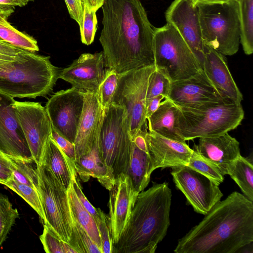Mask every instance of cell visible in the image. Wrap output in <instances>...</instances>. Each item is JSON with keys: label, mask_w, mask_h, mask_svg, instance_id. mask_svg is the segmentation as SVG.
Here are the masks:
<instances>
[{"label": "cell", "mask_w": 253, "mask_h": 253, "mask_svg": "<svg viewBox=\"0 0 253 253\" xmlns=\"http://www.w3.org/2000/svg\"><path fill=\"white\" fill-rule=\"evenodd\" d=\"M101 8L105 67L121 74L154 64L155 27L140 0H105Z\"/></svg>", "instance_id": "6da1fadb"}, {"label": "cell", "mask_w": 253, "mask_h": 253, "mask_svg": "<svg viewBox=\"0 0 253 253\" xmlns=\"http://www.w3.org/2000/svg\"><path fill=\"white\" fill-rule=\"evenodd\" d=\"M253 242V202L234 191L178 240L175 253H235Z\"/></svg>", "instance_id": "7a4b0ae2"}, {"label": "cell", "mask_w": 253, "mask_h": 253, "mask_svg": "<svg viewBox=\"0 0 253 253\" xmlns=\"http://www.w3.org/2000/svg\"><path fill=\"white\" fill-rule=\"evenodd\" d=\"M171 196L166 182L140 192L112 253H154L170 225Z\"/></svg>", "instance_id": "3957f363"}, {"label": "cell", "mask_w": 253, "mask_h": 253, "mask_svg": "<svg viewBox=\"0 0 253 253\" xmlns=\"http://www.w3.org/2000/svg\"><path fill=\"white\" fill-rule=\"evenodd\" d=\"M60 71L49 56L24 50L17 60L0 67V91L13 98L46 97L52 92Z\"/></svg>", "instance_id": "277c9868"}, {"label": "cell", "mask_w": 253, "mask_h": 253, "mask_svg": "<svg viewBox=\"0 0 253 253\" xmlns=\"http://www.w3.org/2000/svg\"><path fill=\"white\" fill-rule=\"evenodd\" d=\"M177 106L179 130L185 141L228 132L240 125L244 117L241 103L225 98L193 106Z\"/></svg>", "instance_id": "5b68a950"}, {"label": "cell", "mask_w": 253, "mask_h": 253, "mask_svg": "<svg viewBox=\"0 0 253 253\" xmlns=\"http://www.w3.org/2000/svg\"><path fill=\"white\" fill-rule=\"evenodd\" d=\"M98 139L102 159L115 179L126 174L132 141L130 119L124 107L111 103L102 111Z\"/></svg>", "instance_id": "8992f818"}, {"label": "cell", "mask_w": 253, "mask_h": 253, "mask_svg": "<svg viewBox=\"0 0 253 253\" xmlns=\"http://www.w3.org/2000/svg\"><path fill=\"white\" fill-rule=\"evenodd\" d=\"M156 69L174 82L202 72V67L176 29L167 23L154 29L153 42Z\"/></svg>", "instance_id": "52a82bcc"}, {"label": "cell", "mask_w": 253, "mask_h": 253, "mask_svg": "<svg viewBox=\"0 0 253 253\" xmlns=\"http://www.w3.org/2000/svg\"><path fill=\"white\" fill-rule=\"evenodd\" d=\"M197 7L204 44L223 55L236 53L240 43L237 0L199 4Z\"/></svg>", "instance_id": "ba28073f"}, {"label": "cell", "mask_w": 253, "mask_h": 253, "mask_svg": "<svg viewBox=\"0 0 253 253\" xmlns=\"http://www.w3.org/2000/svg\"><path fill=\"white\" fill-rule=\"evenodd\" d=\"M38 191L47 225L60 239L68 243L73 225L67 189L52 173L41 164L37 165Z\"/></svg>", "instance_id": "9c48e42d"}, {"label": "cell", "mask_w": 253, "mask_h": 253, "mask_svg": "<svg viewBox=\"0 0 253 253\" xmlns=\"http://www.w3.org/2000/svg\"><path fill=\"white\" fill-rule=\"evenodd\" d=\"M155 69L154 63L119 74L112 103L126 109L130 119L131 138L146 125L147 89L149 77Z\"/></svg>", "instance_id": "30bf717a"}, {"label": "cell", "mask_w": 253, "mask_h": 253, "mask_svg": "<svg viewBox=\"0 0 253 253\" xmlns=\"http://www.w3.org/2000/svg\"><path fill=\"white\" fill-rule=\"evenodd\" d=\"M171 169L175 186L196 212L205 215L223 196L218 185L188 166Z\"/></svg>", "instance_id": "8fae6325"}, {"label": "cell", "mask_w": 253, "mask_h": 253, "mask_svg": "<svg viewBox=\"0 0 253 253\" xmlns=\"http://www.w3.org/2000/svg\"><path fill=\"white\" fill-rule=\"evenodd\" d=\"M84 103V93L71 87L54 93L45 106L52 129L73 143Z\"/></svg>", "instance_id": "7c38bea8"}, {"label": "cell", "mask_w": 253, "mask_h": 253, "mask_svg": "<svg viewBox=\"0 0 253 253\" xmlns=\"http://www.w3.org/2000/svg\"><path fill=\"white\" fill-rule=\"evenodd\" d=\"M14 107L32 157L40 165L46 141L52 131L45 107L39 102L16 101Z\"/></svg>", "instance_id": "4fadbf2b"}, {"label": "cell", "mask_w": 253, "mask_h": 253, "mask_svg": "<svg viewBox=\"0 0 253 253\" xmlns=\"http://www.w3.org/2000/svg\"><path fill=\"white\" fill-rule=\"evenodd\" d=\"M165 17L167 22L179 33L202 67L204 44L197 7L190 0H174L166 10Z\"/></svg>", "instance_id": "5bb4252c"}, {"label": "cell", "mask_w": 253, "mask_h": 253, "mask_svg": "<svg viewBox=\"0 0 253 253\" xmlns=\"http://www.w3.org/2000/svg\"><path fill=\"white\" fill-rule=\"evenodd\" d=\"M15 102L0 91V151L9 158L34 161L16 116Z\"/></svg>", "instance_id": "9a60e30c"}, {"label": "cell", "mask_w": 253, "mask_h": 253, "mask_svg": "<svg viewBox=\"0 0 253 253\" xmlns=\"http://www.w3.org/2000/svg\"><path fill=\"white\" fill-rule=\"evenodd\" d=\"M105 67L103 51L83 53L69 67L60 71L58 79L83 93L97 92L104 78Z\"/></svg>", "instance_id": "2e32d148"}, {"label": "cell", "mask_w": 253, "mask_h": 253, "mask_svg": "<svg viewBox=\"0 0 253 253\" xmlns=\"http://www.w3.org/2000/svg\"><path fill=\"white\" fill-rule=\"evenodd\" d=\"M109 221L113 244L118 242L128 222L139 193L130 178L125 173L118 176L109 190Z\"/></svg>", "instance_id": "e0dca14e"}, {"label": "cell", "mask_w": 253, "mask_h": 253, "mask_svg": "<svg viewBox=\"0 0 253 253\" xmlns=\"http://www.w3.org/2000/svg\"><path fill=\"white\" fill-rule=\"evenodd\" d=\"M167 98L177 106L185 107L224 99L219 94L203 71L190 78L171 82Z\"/></svg>", "instance_id": "ac0fdd59"}, {"label": "cell", "mask_w": 253, "mask_h": 253, "mask_svg": "<svg viewBox=\"0 0 253 253\" xmlns=\"http://www.w3.org/2000/svg\"><path fill=\"white\" fill-rule=\"evenodd\" d=\"M146 140L154 170L187 166L194 152L186 142L173 140L152 131H147Z\"/></svg>", "instance_id": "d6986e66"}, {"label": "cell", "mask_w": 253, "mask_h": 253, "mask_svg": "<svg viewBox=\"0 0 253 253\" xmlns=\"http://www.w3.org/2000/svg\"><path fill=\"white\" fill-rule=\"evenodd\" d=\"M202 69L213 86L223 97L241 103L243 95L235 83L223 54L205 44Z\"/></svg>", "instance_id": "ffe728a7"}, {"label": "cell", "mask_w": 253, "mask_h": 253, "mask_svg": "<svg viewBox=\"0 0 253 253\" xmlns=\"http://www.w3.org/2000/svg\"><path fill=\"white\" fill-rule=\"evenodd\" d=\"M102 111L97 92L84 93L83 112L74 143L75 161L91 150L98 133Z\"/></svg>", "instance_id": "44dd1931"}, {"label": "cell", "mask_w": 253, "mask_h": 253, "mask_svg": "<svg viewBox=\"0 0 253 253\" xmlns=\"http://www.w3.org/2000/svg\"><path fill=\"white\" fill-rule=\"evenodd\" d=\"M193 150L214 165L223 175L227 174L229 165L241 155L239 142L228 132L199 138Z\"/></svg>", "instance_id": "7402d4cb"}, {"label": "cell", "mask_w": 253, "mask_h": 253, "mask_svg": "<svg viewBox=\"0 0 253 253\" xmlns=\"http://www.w3.org/2000/svg\"><path fill=\"white\" fill-rule=\"evenodd\" d=\"M74 165L77 173L83 182H87L90 177H92L96 178L108 190L115 183L113 172L106 166L101 156L98 135L91 150L75 161Z\"/></svg>", "instance_id": "603a6c76"}, {"label": "cell", "mask_w": 253, "mask_h": 253, "mask_svg": "<svg viewBox=\"0 0 253 253\" xmlns=\"http://www.w3.org/2000/svg\"><path fill=\"white\" fill-rule=\"evenodd\" d=\"M179 113L178 107L169 99L165 98L157 110L147 119L149 131L173 140L186 142L179 130Z\"/></svg>", "instance_id": "cb8c5ba5"}, {"label": "cell", "mask_w": 253, "mask_h": 253, "mask_svg": "<svg viewBox=\"0 0 253 253\" xmlns=\"http://www.w3.org/2000/svg\"><path fill=\"white\" fill-rule=\"evenodd\" d=\"M50 170L67 190L77 172L74 163L59 147L50 135L47 139L41 164Z\"/></svg>", "instance_id": "d4e9b609"}, {"label": "cell", "mask_w": 253, "mask_h": 253, "mask_svg": "<svg viewBox=\"0 0 253 253\" xmlns=\"http://www.w3.org/2000/svg\"><path fill=\"white\" fill-rule=\"evenodd\" d=\"M153 171L149 153L139 149L132 141L129 165L126 174L130 178L136 191L139 193L145 189Z\"/></svg>", "instance_id": "484cf974"}, {"label": "cell", "mask_w": 253, "mask_h": 253, "mask_svg": "<svg viewBox=\"0 0 253 253\" xmlns=\"http://www.w3.org/2000/svg\"><path fill=\"white\" fill-rule=\"evenodd\" d=\"M67 192L72 215L86 231L102 252L101 241L96 223L79 200L72 181Z\"/></svg>", "instance_id": "4316f807"}, {"label": "cell", "mask_w": 253, "mask_h": 253, "mask_svg": "<svg viewBox=\"0 0 253 253\" xmlns=\"http://www.w3.org/2000/svg\"><path fill=\"white\" fill-rule=\"evenodd\" d=\"M227 174L237 184L244 195L253 202L252 161L240 156L229 165Z\"/></svg>", "instance_id": "83f0119b"}, {"label": "cell", "mask_w": 253, "mask_h": 253, "mask_svg": "<svg viewBox=\"0 0 253 253\" xmlns=\"http://www.w3.org/2000/svg\"><path fill=\"white\" fill-rule=\"evenodd\" d=\"M239 8L240 42L244 53L253 52V0H237Z\"/></svg>", "instance_id": "f1b7e54d"}, {"label": "cell", "mask_w": 253, "mask_h": 253, "mask_svg": "<svg viewBox=\"0 0 253 253\" xmlns=\"http://www.w3.org/2000/svg\"><path fill=\"white\" fill-rule=\"evenodd\" d=\"M0 39L27 51L36 52L39 50L37 42L33 37L17 30L0 14Z\"/></svg>", "instance_id": "f546056e"}, {"label": "cell", "mask_w": 253, "mask_h": 253, "mask_svg": "<svg viewBox=\"0 0 253 253\" xmlns=\"http://www.w3.org/2000/svg\"><path fill=\"white\" fill-rule=\"evenodd\" d=\"M13 177L19 182L27 185L38 191V175L34 161L9 158Z\"/></svg>", "instance_id": "4dcf8cb0"}, {"label": "cell", "mask_w": 253, "mask_h": 253, "mask_svg": "<svg viewBox=\"0 0 253 253\" xmlns=\"http://www.w3.org/2000/svg\"><path fill=\"white\" fill-rule=\"evenodd\" d=\"M7 186L22 198L38 213L44 223L45 216L38 191L35 189L16 180L13 176L5 183Z\"/></svg>", "instance_id": "1f68e13d"}, {"label": "cell", "mask_w": 253, "mask_h": 253, "mask_svg": "<svg viewBox=\"0 0 253 253\" xmlns=\"http://www.w3.org/2000/svg\"><path fill=\"white\" fill-rule=\"evenodd\" d=\"M72 220V233L68 243L78 253H102L96 244L73 216Z\"/></svg>", "instance_id": "d6a6232c"}, {"label": "cell", "mask_w": 253, "mask_h": 253, "mask_svg": "<svg viewBox=\"0 0 253 253\" xmlns=\"http://www.w3.org/2000/svg\"><path fill=\"white\" fill-rule=\"evenodd\" d=\"M19 217L16 208H14L8 197L0 194V247Z\"/></svg>", "instance_id": "836d02e7"}, {"label": "cell", "mask_w": 253, "mask_h": 253, "mask_svg": "<svg viewBox=\"0 0 253 253\" xmlns=\"http://www.w3.org/2000/svg\"><path fill=\"white\" fill-rule=\"evenodd\" d=\"M119 74L115 71L107 69L104 78L98 89L97 94L102 110L112 103L118 81Z\"/></svg>", "instance_id": "e575fe53"}, {"label": "cell", "mask_w": 253, "mask_h": 253, "mask_svg": "<svg viewBox=\"0 0 253 253\" xmlns=\"http://www.w3.org/2000/svg\"><path fill=\"white\" fill-rule=\"evenodd\" d=\"M187 166L207 176L218 185L224 180V175L219 169L194 150Z\"/></svg>", "instance_id": "d590c367"}, {"label": "cell", "mask_w": 253, "mask_h": 253, "mask_svg": "<svg viewBox=\"0 0 253 253\" xmlns=\"http://www.w3.org/2000/svg\"><path fill=\"white\" fill-rule=\"evenodd\" d=\"M40 239L47 253H78L68 243L60 239L45 224H43Z\"/></svg>", "instance_id": "8d00e7d4"}, {"label": "cell", "mask_w": 253, "mask_h": 253, "mask_svg": "<svg viewBox=\"0 0 253 253\" xmlns=\"http://www.w3.org/2000/svg\"><path fill=\"white\" fill-rule=\"evenodd\" d=\"M171 82L156 69L151 74L148 81L146 104L152 98L163 95L167 98L169 91Z\"/></svg>", "instance_id": "74e56055"}, {"label": "cell", "mask_w": 253, "mask_h": 253, "mask_svg": "<svg viewBox=\"0 0 253 253\" xmlns=\"http://www.w3.org/2000/svg\"><path fill=\"white\" fill-rule=\"evenodd\" d=\"M97 26L96 11L89 9L84 4L83 22L80 27L81 40L83 43L88 45L92 43L97 30Z\"/></svg>", "instance_id": "f35d334b"}, {"label": "cell", "mask_w": 253, "mask_h": 253, "mask_svg": "<svg viewBox=\"0 0 253 253\" xmlns=\"http://www.w3.org/2000/svg\"><path fill=\"white\" fill-rule=\"evenodd\" d=\"M99 216L96 220L101 241L102 253H112L113 243L111 238L109 217L100 209Z\"/></svg>", "instance_id": "ab89813d"}, {"label": "cell", "mask_w": 253, "mask_h": 253, "mask_svg": "<svg viewBox=\"0 0 253 253\" xmlns=\"http://www.w3.org/2000/svg\"><path fill=\"white\" fill-rule=\"evenodd\" d=\"M77 173L76 172L73 175L71 180L75 191L82 205L92 216L96 221L99 216L100 209H96L94 207L85 196L82 190L79 181L77 178Z\"/></svg>", "instance_id": "60d3db41"}, {"label": "cell", "mask_w": 253, "mask_h": 253, "mask_svg": "<svg viewBox=\"0 0 253 253\" xmlns=\"http://www.w3.org/2000/svg\"><path fill=\"white\" fill-rule=\"evenodd\" d=\"M51 136L62 151L74 163L76 160L74 144L59 134L52 128Z\"/></svg>", "instance_id": "b9f144b4"}, {"label": "cell", "mask_w": 253, "mask_h": 253, "mask_svg": "<svg viewBox=\"0 0 253 253\" xmlns=\"http://www.w3.org/2000/svg\"><path fill=\"white\" fill-rule=\"evenodd\" d=\"M70 17L80 27L82 24L84 3L83 0H64Z\"/></svg>", "instance_id": "7bdbcfd3"}, {"label": "cell", "mask_w": 253, "mask_h": 253, "mask_svg": "<svg viewBox=\"0 0 253 253\" xmlns=\"http://www.w3.org/2000/svg\"><path fill=\"white\" fill-rule=\"evenodd\" d=\"M12 175L9 159L0 151V183L4 185L11 179Z\"/></svg>", "instance_id": "ee69618b"}, {"label": "cell", "mask_w": 253, "mask_h": 253, "mask_svg": "<svg viewBox=\"0 0 253 253\" xmlns=\"http://www.w3.org/2000/svg\"><path fill=\"white\" fill-rule=\"evenodd\" d=\"M25 5L21 0H0V14L7 19L14 12L16 6Z\"/></svg>", "instance_id": "f6af8a7d"}, {"label": "cell", "mask_w": 253, "mask_h": 253, "mask_svg": "<svg viewBox=\"0 0 253 253\" xmlns=\"http://www.w3.org/2000/svg\"><path fill=\"white\" fill-rule=\"evenodd\" d=\"M24 50L0 39V54L1 55L17 57Z\"/></svg>", "instance_id": "bcb514c9"}, {"label": "cell", "mask_w": 253, "mask_h": 253, "mask_svg": "<svg viewBox=\"0 0 253 253\" xmlns=\"http://www.w3.org/2000/svg\"><path fill=\"white\" fill-rule=\"evenodd\" d=\"M165 99L163 95H157L151 99L146 104V118H149L158 108L161 102Z\"/></svg>", "instance_id": "7dc6e473"}, {"label": "cell", "mask_w": 253, "mask_h": 253, "mask_svg": "<svg viewBox=\"0 0 253 253\" xmlns=\"http://www.w3.org/2000/svg\"><path fill=\"white\" fill-rule=\"evenodd\" d=\"M84 4L90 10L95 11L97 10L103 4L105 0H83Z\"/></svg>", "instance_id": "c3c4849f"}, {"label": "cell", "mask_w": 253, "mask_h": 253, "mask_svg": "<svg viewBox=\"0 0 253 253\" xmlns=\"http://www.w3.org/2000/svg\"><path fill=\"white\" fill-rule=\"evenodd\" d=\"M230 0H190L192 4L195 6L199 4L223 3Z\"/></svg>", "instance_id": "681fc988"}, {"label": "cell", "mask_w": 253, "mask_h": 253, "mask_svg": "<svg viewBox=\"0 0 253 253\" xmlns=\"http://www.w3.org/2000/svg\"><path fill=\"white\" fill-rule=\"evenodd\" d=\"M21 53L17 57H13L11 56L0 54V67L6 65L9 63L17 60L19 58L20 55L21 54Z\"/></svg>", "instance_id": "f907efd6"}, {"label": "cell", "mask_w": 253, "mask_h": 253, "mask_svg": "<svg viewBox=\"0 0 253 253\" xmlns=\"http://www.w3.org/2000/svg\"><path fill=\"white\" fill-rule=\"evenodd\" d=\"M21 1H22L23 2H24L25 4L26 5L27 4H28V3L30 1H33L34 0H21Z\"/></svg>", "instance_id": "816d5d0a"}, {"label": "cell", "mask_w": 253, "mask_h": 253, "mask_svg": "<svg viewBox=\"0 0 253 253\" xmlns=\"http://www.w3.org/2000/svg\"></svg>", "instance_id": "f5cc1de1"}]
</instances>
